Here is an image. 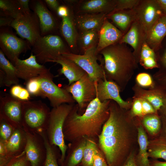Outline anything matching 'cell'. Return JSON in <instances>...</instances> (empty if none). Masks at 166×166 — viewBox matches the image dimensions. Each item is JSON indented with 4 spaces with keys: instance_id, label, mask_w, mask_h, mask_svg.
<instances>
[{
    "instance_id": "cell-24",
    "label": "cell",
    "mask_w": 166,
    "mask_h": 166,
    "mask_svg": "<svg viewBox=\"0 0 166 166\" xmlns=\"http://www.w3.org/2000/svg\"><path fill=\"white\" fill-rule=\"evenodd\" d=\"M106 17L112 21L113 25L124 34L136 19L135 9L113 10Z\"/></svg>"
},
{
    "instance_id": "cell-23",
    "label": "cell",
    "mask_w": 166,
    "mask_h": 166,
    "mask_svg": "<svg viewBox=\"0 0 166 166\" xmlns=\"http://www.w3.org/2000/svg\"><path fill=\"white\" fill-rule=\"evenodd\" d=\"M52 62L60 64L61 68L59 70L60 74H63L68 80L69 85L82 78L86 73L71 60L61 55L57 57Z\"/></svg>"
},
{
    "instance_id": "cell-53",
    "label": "cell",
    "mask_w": 166,
    "mask_h": 166,
    "mask_svg": "<svg viewBox=\"0 0 166 166\" xmlns=\"http://www.w3.org/2000/svg\"><path fill=\"white\" fill-rule=\"evenodd\" d=\"M162 122V129L160 136L166 140V115H160Z\"/></svg>"
},
{
    "instance_id": "cell-47",
    "label": "cell",
    "mask_w": 166,
    "mask_h": 166,
    "mask_svg": "<svg viewBox=\"0 0 166 166\" xmlns=\"http://www.w3.org/2000/svg\"><path fill=\"white\" fill-rule=\"evenodd\" d=\"M143 110V116L149 114L158 113L155 110L152 105L147 101L140 99Z\"/></svg>"
},
{
    "instance_id": "cell-22",
    "label": "cell",
    "mask_w": 166,
    "mask_h": 166,
    "mask_svg": "<svg viewBox=\"0 0 166 166\" xmlns=\"http://www.w3.org/2000/svg\"><path fill=\"white\" fill-rule=\"evenodd\" d=\"M166 36V14L163 13L148 32L146 42L156 52L161 48L162 42Z\"/></svg>"
},
{
    "instance_id": "cell-28",
    "label": "cell",
    "mask_w": 166,
    "mask_h": 166,
    "mask_svg": "<svg viewBox=\"0 0 166 166\" xmlns=\"http://www.w3.org/2000/svg\"><path fill=\"white\" fill-rule=\"evenodd\" d=\"M87 137H84L69 144L64 160L60 166H78L81 163Z\"/></svg>"
},
{
    "instance_id": "cell-37",
    "label": "cell",
    "mask_w": 166,
    "mask_h": 166,
    "mask_svg": "<svg viewBox=\"0 0 166 166\" xmlns=\"http://www.w3.org/2000/svg\"><path fill=\"white\" fill-rule=\"evenodd\" d=\"M97 139V138H87L81 164L82 166H93L94 156L100 149L96 140Z\"/></svg>"
},
{
    "instance_id": "cell-34",
    "label": "cell",
    "mask_w": 166,
    "mask_h": 166,
    "mask_svg": "<svg viewBox=\"0 0 166 166\" xmlns=\"http://www.w3.org/2000/svg\"><path fill=\"white\" fill-rule=\"evenodd\" d=\"M0 15L15 19L24 14L18 0H0Z\"/></svg>"
},
{
    "instance_id": "cell-18",
    "label": "cell",
    "mask_w": 166,
    "mask_h": 166,
    "mask_svg": "<svg viewBox=\"0 0 166 166\" xmlns=\"http://www.w3.org/2000/svg\"><path fill=\"white\" fill-rule=\"evenodd\" d=\"M26 141V132L23 128H16L5 143L6 155L0 157V166H6L14 157L24 152Z\"/></svg>"
},
{
    "instance_id": "cell-57",
    "label": "cell",
    "mask_w": 166,
    "mask_h": 166,
    "mask_svg": "<svg viewBox=\"0 0 166 166\" xmlns=\"http://www.w3.org/2000/svg\"><path fill=\"white\" fill-rule=\"evenodd\" d=\"M78 166H82L81 164L79 165Z\"/></svg>"
},
{
    "instance_id": "cell-55",
    "label": "cell",
    "mask_w": 166,
    "mask_h": 166,
    "mask_svg": "<svg viewBox=\"0 0 166 166\" xmlns=\"http://www.w3.org/2000/svg\"><path fill=\"white\" fill-rule=\"evenodd\" d=\"M150 166H166V161H161L157 160H150Z\"/></svg>"
},
{
    "instance_id": "cell-4",
    "label": "cell",
    "mask_w": 166,
    "mask_h": 166,
    "mask_svg": "<svg viewBox=\"0 0 166 166\" xmlns=\"http://www.w3.org/2000/svg\"><path fill=\"white\" fill-rule=\"evenodd\" d=\"M63 104L51 110L50 116L46 131L49 143L57 146L61 153L58 163L61 165L64 160L68 146L65 144L63 132L65 120L74 104Z\"/></svg>"
},
{
    "instance_id": "cell-25",
    "label": "cell",
    "mask_w": 166,
    "mask_h": 166,
    "mask_svg": "<svg viewBox=\"0 0 166 166\" xmlns=\"http://www.w3.org/2000/svg\"><path fill=\"white\" fill-rule=\"evenodd\" d=\"M138 132L137 141L139 147L135 160L136 166H150L148 152V138L138 117H136Z\"/></svg>"
},
{
    "instance_id": "cell-31",
    "label": "cell",
    "mask_w": 166,
    "mask_h": 166,
    "mask_svg": "<svg viewBox=\"0 0 166 166\" xmlns=\"http://www.w3.org/2000/svg\"><path fill=\"white\" fill-rule=\"evenodd\" d=\"M0 68L4 73V86L10 87L18 84L19 82L15 66L7 58L0 49Z\"/></svg>"
},
{
    "instance_id": "cell-32",
    "label": "cell",
    "mask_w": 166,
    "mask_h": 166,
    "mask_svg": "<svg viewBox=\"0 0 166 166\" xmlns=\"http://www.w3.org/2000/svg\"><path fill=\"white\" fill-rule=\"evenodd\" d=\"M156 53L159 69L152 77L155 85L166 91V44Z\"/></svg>"
},
{
    "instance_id": "cell-35",
    "label": "cell",
    "mask_w": 166,
    "mask_h": 166,
    "mask_svg": "<svg viewBox=\"0 0 166 166\" xmlns=\"http://www.w3.org/2000/svg\"><path fill=\"white\" fill-rule=\"evenodd\" d=\"M99 31L96 30H90L81 32L78 36L77 40L83 54L90 48L97 45Z\"/></svg>"
},
{
    "instance_id": "cell-11",
    "label": "cell",
    "mask_w": 166,
    "mask_h": 166,
    "mask_svg": "<svg viewBox=\"0 0 166 166\" xmlns=\"http://www.w3.org/2000/svg\"><path fill=\"white\" fill-rule=\"evenodd\" d=\"M22 101L1 92L0 118L5 119L17 128H22Z\"/></svg>"
},
{
    "instance_id": "cell-27",
    "label": "cell",
    "mask_w": 166,
    "mask_h": 166,
    "mask_svg": "<svg viewBox=\"0 0 166 166\" xmlns=\"http://www.w3.org/2000/svg\"><path fill=\"white\" fill-rule=\"evenodd\" d=\"M61 18L60 32L70 49L73 51L77 45L78 36L75 28L74 18L69 7L68 14Z\"/></svg>"
},
{
    "instance_id": "cell-8",
    "label": "cell",
    "mask_w": 166,
    "mask_h": 166,
    "mask_svg": "<svg viewBox=\"0 0 166 166\" xmlns=\"http://www.w3.org/2000/svg\"><path fill=\"white\" fill-rule=\"evenodd\" d=\"M97 83L86 73L77 81L69 85H64L63 88L77 103L79 113H83L89 103L97 97Z\"/></svg>"
},
{
    "instance_id": "cell-51",
    "label": "cell",
    "mask_w": 166,
    "mask_h": 166,
    "mask_svg": "<svg viewBox=\"0 0 166 166\" xmlns=\"http://www.w3.org/2000/svg\"><path fill=\"white\" fill-rule=\"evenodd\" d=\"M136 154V150L131 152L122 166H136L135 160Z\"/></svg>"
},
{
    "instance_id": "cell-26",
    "label": "cell",
    "mask_w": 166,
    "mask_h": 166,
    "mask_svg": "<svg viewBox=\"0 0 166 166\" xmlns=\"http://www.w3.org/2000/svg\"><path fill=\"white\" fill-rule=\"evenodd\" d=\"M106 15L103 13H85L78 15L74 18L75 25L81 32L90 30L99 31Z\"/></svg>"
},
{
    "instance_id": "cell-38",
    "label": "cell",
    "mask_w": 166,
    "mask_h": 166,
    "mask_svg": "<svg viewBox=\"0 0 166 166\" xmlns=\"http://www.w3.org/2000/svg\"><path fill=\"white\" fill-rule=\"evenodd\" d=\"M156 60L157 57L156 52L145 41L141 48L139 63L140 64H148Z\"/></svg>"
},
{
    "instance_id": "cell-3",
    "label": "cell",
    "mask_w": 166,
    "mask_h": 166,
    "mask_svg": "<svg viewBox=\"0 0 166 166\" xmlns=\"http://www.w3.org/2000/svg\"><path fill=\"white\" fill-rule=\"evenodd\" d=\"M106 79L115 82L121 92L125 89L138 67L133 51L126 44L117 43L108 46L99 53Z\"/></svg>"
},
{
    "instance_id": "cell-9",
    "label": "cell",
    "mask_w": 166,
    "mask_h": 166,
    "mask_svg": "<svg viewBox=\"0 0 166 166\" xmlns=\"http://www.w3.org/2000/svg\"><path fill=\"white\" fill-rule=\"evenodd\" d=\"M0 47L7 58L14 65L22 53L32 48L27 41L18 38L8 27L0 28Z\"/></svg>"
},
{
    "instance_id": "cell-50",
    "label": "cell",
    "mask_w": 166,
    "mask_h": 166,
    "mask_svg": "<svg viewBox=\"0 0 166 166\" xmlns=\"http://www.w3.org/2000/svg\"><path fill=\"white\" fill-rule=\"evenodd\" d=\"M69 12V6L65 5H60L58 8L57 12V16L62 18L67 16Z\"/></svg>"
},
{
    "instance_id": "cell-30",
    "label": "cell",
    "mask_w": 166,
    "mask_h": 166,
    "mask_svg": "<svg viewBox=\"0 0 166 166\" xmlns=\"http://www.w3.org/2000/svg\"><path fill=\"white\" fill-rule=\"evenodd\" d=\"M138 117L145 131L152 139L160 136L162 122L158 113L148 114Z\"/></svg>"
},
{
    "instance_id": "cell-42",
    "label": "cell",
    "mask_w": 166,
    "mask_h": 166,
    "mask_svg": "<svg viewBox=\"0 0 166 166\" xmlns=\"http://www.w3.org/2000/svg\"><path fill=\"white\" fill-rule=\"evenodd\" d=\"M26 83V89L30 94L42 97L39 76L32 78Z\"/></svg>"
},
{
    "instance_id": "cell-49",
    "label": "cell",
    "mask_w": 166,
    "mask_h": 166,
    "mask_svg": "<svg viewBox=\"0 0 166 166\" xmlns=\"http://www.w3.org/2000/svg\"><path fill=\"white\" fill-rule=\"evenodd\" d=\"M24 14H28L31 12L30 7L29 0H18Z\"/></svg>"
},
{
    "instance_id": "cell-5",
    "label": "cell",
    "mask_w": 166,
    "mask_h": 166,
    "mask_svg": "<svg viewBox=\"0 0 166 166\" xmlns=\"http://www.w3.org/2000/svg\"><path fill=\"white\" fill-rule=\"evenodd\" d=\"M50 112L49 108L41 101H22V128L30 133L46 132Z\"/></svg>"
},
{
    "instance_id": "cell-2",
    "label": "cell",
    "mask_w": 166,
    "mask_h": 166,
    "mask_svg": "<svg viewBox=\"0 0 166 166\" xmlns=\"http://www.w3.org/2000/svg\"><path fill=\"white\" fill-rule=\"evenodd\" d=\"M110 101L101 102L96 97L82 114L79 113L78 105L74 104L64 122L65 140L71 143L84 137L98 138L109 117Z\"/></svg>"
},
{
    "instance_id": "cell-20",
    "label": "cell",
    "mask_w": 166,
    "mask_h": 166,
    "mask_svg": "<svg viewBox=\"0 0 166 166\" xmlns=\"http://www.w3.org/2000/svg\"><path fill=\"white\" fill-rule=\"evenodd\" d=\"M146 37L137 21L136 20L129 29L119 42L120 43L128 44L133 49V52L138 63L141 50Z\"/></svg>"
},
{
    "instance_id": "cell-54",
    "label": "cell",
    "mask_w": 166,
    "mask_h": 166,
    "mask_svg": "<svg viewBox=\"0 0 166 166\" xmlns=\"http://www.w3.org/2000/svg\"><path fill=\"white\" fill-rule=\"evenodd\" d=\"M158 113L160 115H166V93L164 97L162 105Z\"/></svg>"
},
{
    "instance_id": "cell-7",
    "label": "cell",
    "mask_w": 166,
    "mask_h": 166,
    "mask_svg": "<svg viewBox=\"0 0 166 166\" xmlns=\"http://www.w3.org/2000/svg\"><path fill=\"white\" fill-rule=\"evenodd\" d=\"M97 46L90 48L82 54L69 53L61 55L77 64L92 80L97 83L104 80L105 76L102 66L97 62L98 57Z\"/></svg>"
},
{
    "instance_id": "cell-44",
    "label": "cell",
    "mask_w": 166,
    "mask_h": 166,
    "mask_svg": "<svg viewBox=\"0 0 166 166\" xmlns=\"http://www.w3.org/2000/svg\"><path fill=\"white\" fill-rule=\"evenodd\" d=\"M6 166H31L25 151L14 157Z\"/></svg>"
},
{
    "instance_id": "cell-13",
    "label": "cell",
    "mask_w": 166,
    "mask_h": 166,
    "mask_svg": "<svg viewBox=\"0 0 166 166\" xmlns=\"http://www.w3.org/2000/svg\"><path fill=\"white\" fill-rule=\"evenodd\" d=\"M39 78L42 98L47 97L53 108L65 103L74 104L75 101L72 95L54 83L53 77L39 76Z\"/></svg>"
},
{
    "instance_id": "cell-15",
    "label": "cell",
    "mask_w": 166,
    "mask_h": 166,
    "mask_svg": "<svg viewBox=\"0 0 166 166\" xmlns=\"http://www.w3.org/2000/svg\"><path fill=\"white\" fill-rule=\"evenodd\" d=\"M27 133V141L24 151L31 166H42L46 156V148L41 134Z\"/></svg>"
},
{
    "instance_id": "cell-12",
    "label": "cell",
    "mask_w": 166,
    "mask_h": 166,
    "mask_svg": "<svg viewBox=\"0 0 166 166\" xmlns=\"http://www.w3.org/2000/svg\"><path fill=\"white\" fill-rule=\"evenodd\" d=\"M134 9L136 20L146 39L149 30L163 12L156 0H140Z\"/></svg>"
},
{
    "instance_id": "cell-56",
    "label": "cell",
    "mask_w": 166,
    "mask_h": 166,
    "mask_svg": "<svg viewBox=\"0 0 166 166\" xmlns=\"http://www.w3.org/2000/svg\"><path fill=\"white\" fill-rule=\"evenodd\" d=\"M163 13L166 14V0H156Z\"/></svg>"
},
{
    "instance_id": "cell-29",
    "label": "cell",
    "mask_w": 166,
    "mask_h": 166,
    "mask_svg": "<svg viewBox=\"0 0 166 166\" xmlns=\"http://www.w3.org/2000/svg\"><path fill=\"white\" fill-rule=\"evenodd\" d=\"M116 0H89L82 3L79 11L85 14L103 13L106 15L115 8Z\"/></svg>"
},
{
    "instance_id": "cell-1",
    "label": "cell",
    "mask_w": 166,
    "mask_h": 166,
    "mask_svg": "<svg viewBox=\"0 0 166 166\" xmlns=\"http://www.w3.org/2000/svg\"><path fill=\"white\" fill-rule=\"evenodd\" d=\"M109 117L98 137L99 147L109 166H122L137 141L136 118L110 100Z\"/></svg>"
},
{
    "instance_id": "cell-43",
    "label": "cell",
    "mask_w": 166,
    "mask_h": 166,
    "mask_svg": "<svg viewBox=\"0 0 166 166\" xmlns=\"http://www.w3.org/2000/svg\"><path fill=\"white\" fill-rule=\"evenodd\" d=\"M140 0H116V5L114 10H128L135 8Z\"/></svg>"
},
{
    "instance_id": "cell-52",
    "label": "cell",
    "mask_w": 166,
    "mask_h": 166,
    "mask_svg": "<svg viewBox=\"0 0 166 166\" xmlns=\"http://www.w3.org/2000/svg\"><path fill=\"white\" fill-rule=\"evenodd\" d=\"M13 19V18L9 17L0 16V28L10 26V25Z\"/></svg>"
},
{
    "instance_id": "cell-14",
    "label": "cell",
    "mask_w": 166,
    "mask_h": 166,
    "mask_svg": "<svg viewBox=\"0 0 166 166\" xmlns=\"http://www.w3.org/2000/svg\"><path fill=\"white\" fill-rule=\"evenodd\" d=\"M14 65L19 78L24 80L26 82L38 76L53 77L49 69L37 61L36 57L32 53L26 59H17Z\"/></svg>"
},
{
    "instance_id": "cell-45",
    "label": "cell",
    "mask_w": 166,
    "mask_h": 166,
    "mask_svg": "<svg viewBox=\"0 0 166 166\" xmlns=\"http://www.w3.org/2000/svg\"><path fill=\"white\" fill-rule=\"evenodd\" d=\"M132 104L129 110L130 114L133 118L143 116L142 103L140 99L132 98Z\"/></svg>"
},
{
    "instance_id": "cell-48",
    "label": "cell",
    "mask_w": 166,
    "mask_h": 166,
    "mask_svg": "<svg viewBox=\"0 0 166 166\" xmlns=\"http://www.w3.org/2000/svg\"><path fill=\"white\" fill-rule=\"evenodd\" d=\"M43 1L48 8L57 13V9L60 6L58 1L57 0H44Z\"/></svg>"
},
{
    "instance_id": "cell-41",
    "label": "cell",
    "mask_w": 166,
    "mask_h": 166,
    "mask_svg": "<svg viewBox=\"0 0 166 166\" xmlns=\"http://www.w3.org/2000/svg\"><path fill=\"white\" fill-rule=\"evenodd\" d=\"M10 95L13 97L22 101L29 100L30 93L26 89L18 84L13 85L10 90Z\"/></svg>"
},
{
    "instance_id": "cell-39",
    "label": "cell",
    "mask_w": 166,
    "mask_h": 166,
    "mask_svg": "<svg viewBox=\"0 0 166 166\" xmlns=\"http://www.w3.org/2000/svg\"><path fill=\"white\" fill-rule=\"evenodd\" d=\"M16 129L6 121L0 118V140L6 143Z\"/></svg>"
},
{
    "instance_id": "cell-19",
    "label": "cell",
    "mask_w": 166,
    "mask_h": 166,
    "mask_svg": "<svg viewBox=\"0 0 166 166\" xmlns=\"http://www.w3.org/2000/svg\"><path fill=\"white\" fill-rule=\"evenodd\" d=\"M124 34L105 17L99 31V39L97 46L98 54L103 49L119 43Z\"/></svg>"
},
{
    "instance_id": "cell-36",
    "label": "cell",
    "mask_w": 166,
    "mask_h": 166,
    "mask_svg": "<svg viewBox=\"0 0 166 166\" xmlns=\"http://www.w3.org/2000/svg\"><path fill=\"white\" fill-rule=\"evenodd\" d=\"M40 134L44 139L47 150L46 157L42 166H59L58 160L61 156L59 148L56 146L50 144L47 138L46 132Z\"/></svg>"
},
{
    "instance_id": "cell-17",
    "label": "cell",
    "mask_w": 166,
    "mask_h": 166,
    "mask_svg": "<svg viewBox=\"0 0 166 166\" xmlns=\"http://www.w3.org/2000/svg\"><path fill=\"white\" fill-rule=\"evenodd\" d=\"M96 89L97 97L100 101L113 100L123 109L127 110L131 109L132 99L123 100L121 96V92L118 86L114 82L108 80L106 77L97 83Z\"/></svg>"
},
{
    "instance_id": "cell-33",
    "label": "cell",
    "mask_w": 166,
    "mask_h": 166,
    "mask_svg": "<svg viewBox=\"0 0 166 166\" xmlns=\"http://www.w3.org/2000/svg\"><path fill=\"white\" fill-rule=\"evenodd\" d=\"M148 157L152 159H162L166 161V140L162 136L149 140L148 147Z\"/></svg>"
},
{
    "instance_id": "cell-6",
    "label": "cell",
    "mask_w": 166,
    "mask_h": 166,
    "mask_svg": "<svg viewBox=\"0 0 166 166\" xmlns=\"http://www.w3.org/2000/svg\"><path fill=\"white\" fill-rule=\"evenodd\" d=\"M31 50L37 61L42 64L52 62L57 57L71 53L58 35L41 36L32 46Z\"/></svg>"
},
{
    "instance_id": "cell-40",
    "label": "cell",
    "mask_w": 166,
    "mask_h": 166,
    "mask_svg": "<svg viewBox=\"0 0 166 166\" xmlns=\"http://www.w3.org/2000/svg\"><path fill=\"white\" fill-rule=\"evenodd\" d=\"M136 81L137 84L144 89H152L155 85L152 77L149 73L145 72L140 73L137 74Z\"/></svg>"
},
{
    "instance_id": "cell-46",
    "label": "cell",
    "mask_w": 166,
    "mask_h": 166,
    "mask_svg": "<svg viewBox=\"0 0 166 166\" xmlns=\"http://www.w3.org/2000/svg\"><path fill=\"white\" fill-rule=\"evenodd\" d=\"M93 166H109L100 149L94 156Z\"/></svg>"
},
{
    "instance_id": "cell-10",
    "label": "cell",
    "mask_w": 166,
    "mask_h": 166,
    "mask_svg": "<svg viewBox=\"0 0 166 166\" xmlns=\"http://www.w3.org/2000/svg\"><path fill=\"white\" fill-rule=\"evenodd\" d=\"M10 27L22 39L27 41L32 46L41 36L39 19L33 12L23 14L14 19Z\"/></svg>"
},
{
    "instance_id": "cell-21",
    "label": "cell",
    "mask_w": 166,
    "mask_h": 166,
    "mask_svg": "<svg viewBox=\"0 0 166 166\" xmlns=\"http://www.w3.org/2000/svg\"><path fill=\"white\" fill-rule=\"evenodd\" d=\"M134 93L132 98L145 100L149 102L158 113L162 105L166 91L156 85L152 89H146L136 83L132 87Z\"/></svg>"
},
{
    "instance_id": "cell-16",
    "label": "cell",
    "mask_w": 166,
    "mask_h": 166,
    "mask_svg": "<svg viewBox=\"0 0 166 166\" xmlns=\"http://www.w3.org/2000/svg\"><path fill=\"white\" fill-rule=\"evenodd\" d=\"M29 5L39 18L41 36L55 35L54 32L58 28L57 20L43 0H30Z\"/></svg>"
}]
</instances>
